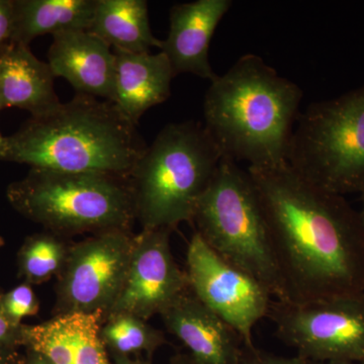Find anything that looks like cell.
I'll return each mask as SVG.
<instances>
[{
  "label": "cell",
  "mask_w": 364,
  "mask_h": 364,
  "mask_svg": "<svg viewBox=\"0 0 364 364\" xmlns=\"http://www.w3.org/2000/svg\"><path fill=\"white\" fill-rule=\"evenodd\" d=\"M247 171L284 287L282 303L364 294V223L358 210L287 162Z\"/></svg>",
  "instance_id": "obj_1"
},
{
  "label": "cell",
  "mask_w": 364,
  "mask_h": 364,
  "mask_svg": "<svg viewBox=\"0 0 364 364\" xmlns=\"http://www.w3.org/2000/svg\"><path fill=\"white\" fill-rule=\"evenodd\" d=\"M304 93L257 55L240 57L210 82L203 98L205 127L223 157L250 167L287 162Z\"/></svg>",
  "instance_id": "obj_2"
},
{
  "label": "cell",
  "mask_w": 364,
  "mask_h": 364,
  "mask_svg": "<svg viewBox=\"0 0 364 364\" xmlns=\"http://www.w3.org/2000/svg\"><path fill=\"white\" fill-rule=\"evenodd\" d=\"M147 146L114 102L76 93L6 136L2 160L31 168L129 177Z\"/></svg>",
  "instance_id": "obj_3"
},
{
  "label": "cell",
  "mask_w": 364,
  "mask_h": 364,
  "mask_svg": "<svg viewBox=\"0 0 364 364\" xmlns=\"http://www.w3.org/2000/svg\"><path fill=\"white\" fill-rule=\"evenodd\" d=\"M223 154L205 124H166L129 176L135 217L143 230L191 223Z\"/></svg>",
  "instance_id": "obj_4"
},
{
  "label": "cell",
  "mask_w": 364,
  "mask_h": 364,
  "mask_svg": "<svg viewBox=\"0 0 364 364\" xmlns=\"http://www.w3.org/2000/svg\"><path fill=\"white\" fill-rule=\"evenodd\" d=\"M7 198L21 215L61 237L131 231L136 221L126 176L31 168L9 186Z\"/></svg>",
  "instance_id": "obj_5"
},
{
  "label": "cell",
  "mask_w": 364,
  "mask_h": 364,
  "mask_svg": "<svg viewBox=\"0 0 364 364\" xmlns=\"http://www.w3.org/2000/svg\"><path fill=\"white\" fill-rule=\"evenodd\" d=\"M193 222L218 255L258 280L277 301H284L267 223L247 169L223 157Z\"/></svg>",
  "instance_id": "obj_6"
},
{
  "label": "cell",
  "mask_w": 364,
  "mask_h": 364,
  "mask_svg": "<svg viewBox=\"0 0 364 364\" xmlns=\"http://www.w3.org/2000/svg\"><path fill=\"white\" fill-rule=\"evenodd\" d=\"M287 162L306 181L344 196L364 186V85L299 112Z\"/></svg>",
  "instance_id": "obj_7"
},
{
  "label": "cell",
  "mask_w": 364,
  "mask_h": 364,
  "mask_svg": "<svg viewBox=\"0 0 364 364\" xmlns=\"http://www.w3.org/2000/svg\"><path fill=\"white\" fill-rule=\"evenodd\" d=\"M267 318L299 358L364 363V294L306 304L272 301Z\"/></svg>",
  "instance_id": "obj_8"
},
{
  "label": "cell",
  "mask_w": 364,
  "mask_h": 364,
  "mask_svg": "<svg viewBox=\"0 0 364 364\" xmlns=\"http://www.w3.org/2000/svg\"><path fill=\"white\" fill-rule=\"evenodd\" d=\"M136 236L114 230L69 247L56 287V315L104 313L114 305L130 265Z\"/></svg>",
  "instance_id": "obj_9"
},
{
  "label": "cell",
  "mask_w": 364,
  "mask_h": 364,
  "mask_svg": "<svg viewBox=\"0 0 364 364\" xmlns=\"http://www.w3.org/2000/svg\"><path fill=\"white\" fill-rule=\"evenodd\" d=\"M189 289L238 333L244 347H252L255 325L267 318L272 296L258 280L228 262L198 232L186 251Z\"/></svg>",
  "instance_id": "obj_10"
},
{
  "label": "cell",
  "mask_w": 364,
  "mask_h": 364,
  "mask_svg": "<svg viewBox=\"0 0 364 364\" xmlns=\"http://www.w3.org/2000/svg\"><path fill=\"white\" fill-rule=\"evenodd\" d=\"M171 230H143L121 291L105 315H132L143 320L160 315L189 289L188 275L177 264L170 245Z\"/></svg>",
  "instance_id": "obj_11"
},
{
  "label": "cell",
  "mask_w": 364,
  "mask_h": 364,
  "mask_svg": "<svg viewBox=\"0 0 364 364\" xmlns=\"http://www.w3.org/2000/svg\"><path fill=\"white\" fill-rule=\"evenodd\" d=\"M160 317L167 331L188 348L196 364H241L243 342L238 333L191 289L177 296Z\"/></svg>",
  "instance_id": "obj_12"
},
{
  "label": "cell",
  "mask_w": 364,
  "mask_h": 364,
  "mask_svg": "<svg viewBox=\"0 0 364 364\" xmlns=\"http://www.w3.org/2000/svg\"><path fill=\"white\" fill-rule=\"evenodd\" d=\"M233 6L231 0H196L172 6L169 32L161 52L166 55L174 76L189 73L215 80L208 58L215 28Z\"/></svg>",
  "instance_id": "obj_13"
},
{
  "label": "cell",
  "mask_w": 364,
  "mask_h": 364,
  "mask_svg": "<svg viewBox=\"0 0 364 364\" xmlns=\"http://www.w3.org/2000/svg\"><path fill=\"white\" fill-rule=\"evenodd\" d=\"M104 313H69L23 326V342L51 364H109L102 338Z\"/></svg>",
  "instance_id": "obj_14"
},
{
  "label": "cell",
  "mask_w": 364,
  "mask_h": 364,
  "mask_svg": "<svg viewBox=\"0 0 364 364\" xmlns=\"http://www.w3.org/2000/svg\"><path fill=\"white\" fill-rule=\"evenodd\" d=\"M48 62L55 78L66 79L78 95L114 97V52L88 31L53 36Z\"/></svg>",
  "instance_id": "obj_15"
},
{
  "label": "cell",
  "mask_w": 364,
  "mask_h": 364,
  "mask_svg": "<svg viewBox=\"0 0 364 364\" xmlns=\"http://www.w3.org/2000/svg\"><path fill=\"white\" fill-rule=\"evenodd\" d=\"M114 52V97L124 116L138 126L151 107L166 102L171 95L174 76L169 60L163 52Z\"/></svg>",
  "instance_id": "obj_16"
},
{
  "label": "cell",
  "mask_w": 364,
  "mask_h": 364,
  "mask_svg": "<svg viewBox=\"0 0 364 364\" xmlns=\"http://www.w3.org/2000/svg\"><path fill=\"white\" fill-rule=\"evenodd\" d=\"M55 76L47 62L41 61L28 46L14 44L0 55V104L18 107L32 117L45 116L60 105L54 90Z\"/></svg>",
  "instance_id": "obj_17"
},
{
  "label": "cell",
  "mask_w": 364,
  "mask_h": 364,
  "mask_svg": "<svg viewBox=\"0 0 364 364\" xmlns=\"http://www.w3.org/2000/svg\"><path fill=\"white\" fill-rule=\"evenodd\" d=\"M88 32L114 51L149 53L151 48L162 49L163 41L151 31L146 0H97Z\"/></svg>",
  "instance_id": "obj_18"
},
{
  "label": "cell",
  "mask_w": 364,
  "mask_h": 364,
  "mask_svg": "<svg viewBox=\"0 0 364 364\" xmlns=\"http://www.w3.org/2000/svg\"><path fill=\"white\" fill-rule=\"evenodd\" d=\"M97 0H14L11 43L28 46L46 33L88 31Z\"/></svg>",
  "instance_id": "obj_19"
},
{
  "label": "cell",
  "mask_w": 364,
  "mask_h": 364,
  "mask_svg": "<svg viewBox=\"0 0 364 364\" xmlns=\"http://www.w3.org/2000/svg\"><path fill=\"white\" fill-rule=\"evenodd\" d=\"M69 247L63 237L50 232L28 239L20 255L21 272L26 284H43L59 274Z\"/></svg>",
  "instance_id": "obj_20"
},
{
  "label": "cell",
  "mask_w": 364,
  "mask_h": 364,
  "mask_svg": "<svg viewBox=\"0 0 364 364\" xmlns=\"http://www.w3.org/2000/svg\"><path fill=\"white\" fill-rule=\"evenodd\" d=\"M105 346L119 355L154 350L164 342V334L147 321L132 315H116L105 318L102 328Z\"/></svg>",
  "instance_id": "obj_21"
},
{
  "label": "cell",
  "mask_w": 364,
  "mask_h": 364,
  "mask_svg": "<svg viewBox=\"0 0 364 364\" xmlns=\"http://www.w3.org/2000/svg\"><path fill=\"white\" fill-rule=\"evenodd\" d=\"M6 315L16 325L26 317L35 316L39 311V301L30 284H21L4 296Z\"/></svg>",
  "instance_id": "obj_22"
},
{
  "label": "cell",
  "mask_w": 364,
  "mask_h": 364,
  "mask_svg": "<svg viewBox=\"0 0 364 364\" xmlns=\"http://www.w3.org/2000/svg\"><path fill=\"white\" fill-rule=\"evenodd\" d=\"M241 364H308L306 359L296 355L294 358L275 355L261 350L255 346L244 347Z\"/></svg>",
  "instance_id": "obj_23"
},
{
  "label": "cell",
  "mask_w": 364,
  "mask_h": 364,
  "mask_svg": "<svg viewBox=\"0 0 364 364\" xmlns=\"http://www.w3.org/2000/svg\"><path fill=\"white\" fill-rule=\"evenodd\" d=\"M23 325H16L6 315L4 306V296L0 294V347L23 341Z\"/></svg>",
  "instance_id": "obj_24"
},
{
  "label": "cell",
  "mask_w": 364,
  "mask_h": 364,
  "mask_svg": "<svg viewBox=\"0 0 364 364\" xmlns=\"http://www.w3.org/2000/svg\"><path fill=\"white\" fill-rule=\"evenodd\" d=\"M14 0H0V55L11 44Z\"/></svg>",
  "instance_id": "obj_25"
},
{
  "label": "cell",
  "mask_w": 364,
  "mask_h": 364,
  "mask_svg": "<svg viewBox=\"0 0 364 364\" xmlns=\"http://www.w3.org/2000/svg\"><path fill=\"white\" fill-rule=\"evenodd\" d=\"M308 364H364L363 363H356V361L349 360H328V361H308Z\"/></svg>",
  "instance_id": "obj_26"
},
{
  "label": "cell",
  "mask_w": 364,
  "mask_h": 364,
  "mask_svg": "<svg viewBox=\"0 0 364 364\" xmlns=\"http://www.w3.org/2000/svg\"><path fill=\"white\" fill-rule=\"evenodd\" d=\"M172 364H196L189 358L188 355L186 356H177L176 359H174L173 363Z\"/></svg>",
  "instance_id": "obj_27"
},
{
  "label": "cell",
  "mask_w": 364,
  "mask_h": 364,
  "mask_svg": "<svg viewBox=\"0 0 364 364\" xmlns=\"http://www.w3.org/2000/svg\"><path fill=\"white\" fill-rule=\"evenodd\" d=\"M360 202H361V208L360 210H358L359 215H360L361 219L364 223V186L363 189L360 191Z\"/></svg>",
  "instance_id": "obj_28"
},
{
  "label": "cell",
  "mask_w": 364,
  "mask_h": 364,
  "mask_svg": "<svg viewBox=\"0 0 364 364\" xmlns=\"http://www.w3.org/2000/svg\"><path fill=\"white\" fill-rule=\"evenodd\" d=\"M1 109L2 105L0 104V111H1ZM4 140H6V136H2L1 134H0V161L2 160V154H4Z\"/></svg>",
  "instance_id": "obj_29"
},
{
  "label": "cell",
  "mask_w": 364,
  "mask_h": 364,
  "mask_svg": "<svg viewBox=\"0 0 364 364\" xmlns=\"http://www.w3.org/2000/svg\"><path fill=\"white\" fill-rule=\"evenodd\" d=\"M33 353H36V352H33ZM37 354V358L33 361L32 364H51L49 363V361L46 360L44 358H42V356L39 355V354Z\"/></svg>",
  "instance_id": "obj_30"
},
{
  "label": "cell",
  "mask_w": 364,
  "mask_h": 364,
  "mask_svg": "<svg viewBox=\"0 0 364 364\" xmlns=\"http://www.w3.org/2000/svg\"><path fill=\"white\" fill-rule=\"evenodd\" d=\"M119 364H141V363H132V361L128 360V359H127V358H124L123 355H119Z\"/></svg>",
  "instance_id": "obj_31"
},
{
  "label": "cell",
  "mask_w": 364,
  "mask_h": 364,
  "mask_svg": "<svg viewBox=\"0 0 364 364\" xmlns=\"http://www.w3.org/2000/svg\"><path fill=\"white\" fill-rule=\"evenodd\" d=\"M0 348H1V347H0ZM0 364H7L6 361L4 360V359L2 358L1 356H0Z\"/></svg>",
  "instance_id": "obj_32"
},
{
  "label": "cell",
  "mask_w": 364,
  "mask_h": 364,
  "mask_svg": "<svg viewBox=\"0 0 364 364\" xmlns=\"http://www.w3.org/2000/svg\"><path fill=\"white\" fill-rule=\"evenodd\" d=\"M1 245H2V240H1V239H0V246H1Z\"/></svg>",
  "instance_id": "obj_33"
}]
</instances>
